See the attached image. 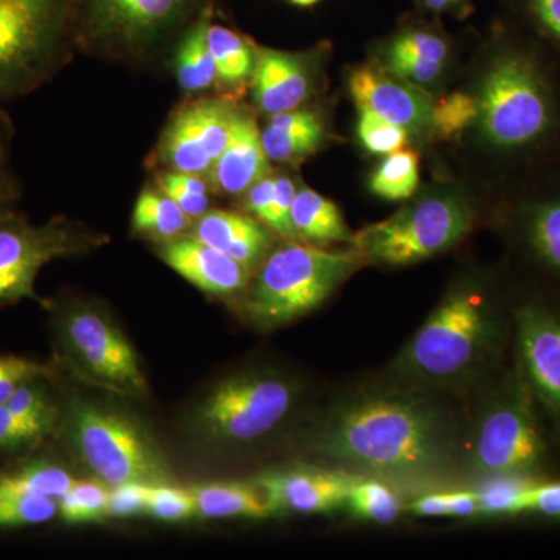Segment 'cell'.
I'll return each instance as SVG.
<instances>
[{"mask_svg":"<svg viewBox=\"0 0 560 560\" xmlns=\"http://www.w3.org/2000/svg\"><path fill=\"white\" fill-rule=\"evenodd\" d=\"M512 231L526 256L560 282V184L518 201Z\"/></svg>","mask_w":560,"mask_h":560,"instance_id":"obj_19","label":"cell"},{"mask_svg":"<svg viewBox=\"0 0 560 560\" xmlns=\"http://www.w3.org/2000/svg\"><path fill=\"white\" fill-rule=\"evenodd\" d=\"M46 370L18 357H0V405H5L24 383L36 381Z\"/></svg>","mask_w":560,"mask_h":560,"instance_id":"obj_43","label":"cell"},{"mask_svg":"<svg viewBox=\"0 0 560 560\" xmlns=\"http://www.w3.org/2000/svg\"><path fill=\"white\" fill-rule=\"evenodd\" d=\"M296 190V184L290 176H275V197H272L270 217L265 226L287 242H298L296 232L291 223V209H293Z\"/></svg>","mask_w":560,"mask_h":560,"instance_id":"obj_41","label":"cell"},{"mask_svg":"<svg viewBox=\"0 0 560 560\" xmlns=\"http://www.w3.org/2000/svg\"><path fill=\"white\" fill-rule=\"evenodd\" d=\"M364 265L353 249L287 242L254 271L238 305L260 329H278L316 311Z\"/></svg>","mask_w":560,"mask_h":560,"instance_id":"obj_5","label":"cell"},{"mask_svg":"<svg viewBox=\"0 0 560 560\" xmlns=\"http://www.w3.org/2000/svg\"><path fill=\"white\" fill-rule=\"evenodd\" d=\"M467 412L459 480L466 486L497 477L536 480L550 466L540 412L517 360L474 397Z\"/></svg>","mask_w":560,"mask_h":560,"instance_id":"obj_4","label":"cell"},{"mask_svg":"<svg viewBox=\"0 0 560 560\" xmlns=\"http://www.w3.org/2000/svg\"><path fill=\"white\" fill-rule=\"evenodd\" d=\"M272 235L261 221L248 213L213 209L197 219L191 237L221 250L250 271L271 253Z\"/></svg>","mask_w":560,"mask_h":560,"instance_id":"obj_21","label":"cell"},{"mask_svg":"<svg viewBox=\"0 0 560 560\" xmlns=\"http://www.w3.org/2000/svg\"><path fill=\"white\" fill-rule=\"evenodd\" d=\"M530 39L500 33L478 79L475 121L482 145L501 160H525L560 127L555 77Z\"/></svg>","mask_w":560,"mask_h":560,"instance_id":"obj_3","label":"cell"},{"mask_svg":"<svg viewBox=\"0 0 560 560\" xmlns=\"http://www.w3.org/2000/svg\"><path fill=\"white\" fill-rule=\"evenodd\" d=\"M213 0H75L73 31L101 49L147 54L197 20Z\"/></svg>","mask_w":560,"mask_h":560,"instance_id":"obj_10","label":"cell"},{"mask_svg":"<svg viewBox=\"0 0 560 560\" xmlns=\"http://www.w3.org/2000/svg\"><path fill=\"white\" fill-rule=\"evenodd\" d=\"M0 149H2V136H0Z\"/></svg>","mask_w":560,"mask_h":560,"instance_id":"obj_50","label":"cell"},{"mask_svg":"<svg viewBox=\"0 0 560 560\" xmlns=\"http://www.w3.org/2000/svg\"><path fill=\"white\" fill-rule=\"evenodd\" d=\"M355 474L330 466H293L271 470L254 480L272 508L296 514L342 510Z\"/></svg>","mask_w":560,"mask_h":560,"instance_id":"obj_16","label":"cell"},{"mask_svg":"<svg viewBox=\"0 0 560 560\" xmlns=\"http://www.w3.org/2000/svg\"><path fill=\"white\" fill-rule=\"evenodd\" d=\"M158 187L171 197L190 219L197 220L209 210L208 184L200 175L164 172L158 176Z\"/></svg>","mask_w":560,"mask_h":560,"instance_id":"obj_37","label":"cell"},{"mask_svg":"<svg viewBox=\"0 0 560 560\" xmlns=\"http://www.w3.org/2000/svg\"><path fill=\"white\" fill-rule=\"evenodd\" d=\"M212 14L209 18L206 38H208L210 55L215 62L217 75L223 83L235 86L253 77L254 66H256V47L226 25L212 22Z\"/></svg>","mask_w":560,"mask_h":560,"instance_id":"obj_27","label":"cell"},{"mask_svg":"<svg viewBox=\"0 0 560 560\" xmlns=\"http://www.w3.org/2000/svg\"><path fill=\"white\" fill-rule=\"evenodd\" d=\"M459 401L383 375L338 394L316 420L308 448L326 466L381 478L404 493L444 488L459 480L469 412Z\"/></svg>","mask_w":560,"mask_h":560,"instance_id":"obj_1","label":"cell"},{"mask_svg":"<svg viewBox=\"0 0 560 560\" xmlns=\"http://www.w3.org/2000/svg\"><path fill=\"white\" fill-rule=\"evenodd\" d=\"M189 224L190 217L160 189L140 191L132 210V230L138 234L164 243L180 237Z\"/></svg>","mask_w":560,"mask_h":560,"instance_id":"obj_26","label":"cell"},{"mask_svg":"<svg viewBox=\"0 0 560 560\" xmlns=\"http://www.w3.org/2000/svg\"><path fill=\"white\" fill-rule=\"evenodd\" d=\"M66 420L77 455L109 488L125 482L171 485V467L156 442L124 411L72 400Z\"/></svg>","mask_w":560,"mask_h":560,"instance_id":"obj_8","label":"cell"},{"mask_svg":"<svg viewBox=\"0 0 560 560\" xmlns=\"http://www.w3.org/2000/svg\"><path fill=\"white\" fill-rule=\"evenodd\" d=\"M57 512V500L0 492V526L38 525L51 521Z\"/></svg>","mask_w":560,"mask_h":560,"instance_id":"obj_39","label":"cell"},{"mask_svg":"<svg viewBox=\"0 0 560 560\" xmlns=\"http://www.w3.org/2000/svg\"><path fill=\"white\" fill-rule=\"evenodd\" d=\"M253 98L260 113L302 108L313 94L311 61L302 54L256 47Z\"/></svg>","mask_w":560,"mask_h":560,"instance_id":"obj_18","label":"cell"},{"mask_svg":"<svg viewBox=\"0 0 560 560\" xmlns=\"http://www.w3.org/2000/svg\"><path fill=\"white\" fill-rule=\"evenodd\" d=\"M149 486L142 482H125L110 488L106 517L128 518L147 514Z\"/></svg>","mask_w":560,"mask_h":560,"instance_id":"obj_42","label":"cell"},{"mask_svg":"<svg viewBox=\"0 0 560 560\" xmlns=\"http://www.w3.org/2000/svg\"><path fill=\"white\" fill-rule=\"evenodd\" d=\"M158 254L172 270L212 296L241 298L254 275L237 260L191 235L161 243Z\"/></svg>","mask_w":560,"mask_h":560,"instance_id":"obj_17","label":"cell"},{"mask_svg":"<svg viewBox=\"0 0 560 560\" xmlns=\"http://www.w3.org/2000/svg\"><path fill=\"white\" fill-rule=\"evenodd\" d=\"M534 39L560 54V0H503Z\"/></svg>","mask_w":560,"mask_h":560,"instance_id":"obj_33","label":"cell"},{"mask_svg":"<svg viewBox=\"0 0 560 560\" xmlns=\"http://www.w3.org/2000/svg\"><path fill=\"white\" fill-rule=\"evenodd\" d=\"M109 486L98 481L75 480L58 500V512L66 522L101 521L108 510Z\"/></svg>","mask_w":560,"mask_h":560,"instance_id":"obj_35","label":"cell"},{"mask_svg":"<svg viewBox=\"0 0 560 560\" xmlns=\"http://www.w3.org/2000/svg\"><path fill=\"white\" fill-rule=\"evenodd\" d=\"M514 305L480 272L453 280L383 375L416 388L474 397L503 370Z\"/></svg>","mask_w":560,"mask_h":560,"instance_id":"obj_2","label":"cell"},{"mask_svg":"<svg viewBox=\"0 0 560 560\" xmlns=\"http://www.w3.org/2000/svg\"><path fill=\"white\" fill-rule=\"evenodd\" d=\"M301 397L300 383L283 372L243 371L213 386L198 405L195 423L208 440L250 447L282 429Z\"/></svg>","mask_w":560,"mask_h":560,"instance_id":"obj_7","label":"cell"},{"mask_svg":"<svg viewBox=\"0 0 560 560\" xmlns=\"http://www.w3.org/2000/svg\"><path fill=\"white\" fill-rule=\"evenodd\" d=\"M419 156L411 150H397L386 154L370 179L375 197L386 201H407L418 191Z\"/></svg>","mask_w":560,"mask_h":560,"instance_id":"obj_29","label":"cell"},{"mask_svg":"<svg viewBox=\"0 0 560 560\" xmlns=\"http://www.w3.org/2000/svg\"><path fill=\"white\" fill-rule=\"evenodd\" d=\"M75 0H0V97L22 94L49 75L73 32Z\"/></svg>","mask_w":560,"mask_h":560,"instance_id":"obj_9","label":"cell"},{"mask_svg":"<svg viewBox=\"0 0 560 560\" xmlns=\"http://www.w3.org/2000/svg\"><path fill=\"white\" fill-rule=\"evenodd\" d=\"M61 345L88 381L120 394H145L147 381L135 349L113 320L92 307L70 308L61 319Z\"/></svg>","mask_w":560,"mask_h":560,"instance_id":"obj_12","label":"cell"},{"mask_svg":"<svg viewBox=\"0 0 560 560\" xmlns=\"http://www.w3.org/2000/svg\"><path fill=\"white\" fill-rule=\"evenodd\" d=\"M514 359L539 412L560 442V311L548 302L514 305Z\"/></svg>","mask_w":560,"mask_h":560,"instance_id":"obj_13","label":"cell"},{"mask_svg":"<svg viewBox=\"0 0 560 560\" xmlns=\"http://www.w3.org/2000/svg\"><path fill=\"white\" fill-rule=\"evenodd\" d=\"M270 171V160L261 143L256 119L237 110L226 149L217 158L209 172L213 190L223 195H243Z\"/></svg>","mask_w":560,"mask_h":560,"instance_id":"obj_20","label":"cell"},{"mask_svg":"<svg viewBox=\"0 0 560 560\" xmlns=\"http://www.w3.org/2000/svg\"><path fill=\"white\" fill-rule=\"evenodd\" d=\"M287 2L291 3V5L300 7V9H311V7L319 3L320 0H287Z\"/></svg>","mask_w":560,"mask_h":560,"instance_id":"obj_49","label":"cell"},{"mask_svg":"<svg viewBox=\"0 0 560 560\" xmlns=\"http://www.w3.org/2000/svg\"><path fill=\"white\" fill-rule=\"evenodd\" d=\"M405 514L412 517H448L478 518V497L474 488L466 486L459 489H431L420 492L415 499L407 501Z\"/></svg>","mask_w":560,"mask_h":560,"instance_id":"obj_30","label":"cell"},{"mask_svg":"<svg viewBox=\"0 0 560 560\" xmlns=\"http://www.w3.org/2000/svg\"><path fill=\"white\" fill-rule=\"evenodd\" d=\"M418 2L430 13H458L466 10L474 0H418Z\"/></svg>","mask_w":560,"mask_h":560,"instance_id":"obj_47","label":"cell"},{"mask_svg":"<svg viewBox=\"0 0 560 560\" xmlns=\"http://www.w3.org/2000/svg\"><path fill=\"white\" fill-rule=\"evenodd\" d=\"M212 13L213 5L202 10L200 16L183 32V38L176 49V80L180 90L187 94H200L212 88L219 80L215 62L210 55L208 38H206L209 18Z\"/></svg>","mask_w":560,"mask_h":560,"instance_id":"obj_24","label":"cell"},{"mask_svg":"<svg viewBox=\"0 0 560 560\" xmlns=\"http://www.w3.org/2000/svg\"><path fill=\"white\" fill-rule=\"evenodd\" d=\"M234 103L200 98L176 110L160 142V160L173 172L208 176L230 142Z\"/></svg>","mask_w":560,"mask_h":560,"instance_id":"obj_14","label":"cell"},{"mask_svg":"<svg viewBox=\"0 0 560 560\" xmlns=\"http://www.w3.org/2000/svg\"><path fill=\"white\" fill-rule=\"evenodd\" d=\"M101 243V237L66 219L33 226L22 217L0 213V307L38 300L35 280L44 265L84 253Z\"/></svg>","mask_w":560,"mask_h":560,"instance_id":"obj_11","label":"cell"},{"mask_svg":"<svg viewBox=\"0 0 560 560\" xmlns=\"http://www.w3.org/2000/svg\"><path fill=\"white\" fill-rule=\"evenodd\" d=\"M534 478L497 477L470 486L478 497V518H512L529 514Z\"/></svg>","mask_w":560,"mask_h":560,"instance_id":"obj_28","label":"cell"},{"mask_svg":"<svg viewBox=\"0 0 560 560\" xmlns=\"http://www.w3.org/2000/svg\"><path fill=\"white\" fill-rule=\"evenodd\" d=\"M10 197L11 187L9 179L0 173V213H2V209L5 208L7 202L10 201Z\"/></svg>","mask_w":560,"mask_h":560,"instance_id":"obj_48","label":"cell"},{"mask_svg":"<svg viewBox=\"0 0 560 560\" xmlns=\"http://www.w3.org/2000/svg\"><path fill=\"white\" fill-rule=\"evenodd\" d=\"M36 440L39 438L7 405H0V451H14Z\"/></svg>","mask_w":560,"mask_h":560,"instance_id":"obj_44","label":"cell"},{"mask_svg":"<svg viewBox=\"0 0 560 560\" xmlns=\"http://www.w3.org/2000/svg\"><path fill=\"white\" fill-rule=\"evenodd\" d=\"M529 514L560 521V481L539 482L530 490Z\"/></svg>","mask_w":560,"mask_h":560,"instance_id":"obj_46","label":"cell"},{"mask_svg":"<svg viewBox=\"0 0 560 560\" xmlns=\"http://www.w3.org/2000/svg\"><path fill=\"white\" fill-rule=\"evenodd\" d=\"M326 140L327 128L312 131H283L267 125L261 131V143L268 160L279 164H298L307 160L324 145Z\"/></svg>","mask_w":560,"mask_h":560,"instance_id":"obj_32","label":"cell"},{"mask_svg":"<svg viewBox=\"0 0 560 560\" xmlns=\"http://www.w3.org/2000/svg\"><path fill=\"white\" fill-rule=\"evenodd\" d=\"M190 492L200 517L264 521L279 515L256 482H212L195 486Z\"/></svg>","mask_w":560,"mask_h":560,"instance_id":"obj_22","label":"cell"},{"mask_svg":"<svg viewBox=\"0 0 560 560\" xmlns=\"http://www.w3.org/2000/svg\"><path fill=\"white\" fill-rule=\"evenodd\" d=\"M291 223L298 242L312 246L352 243L353 234L334 201L327 200L311 187H298L291 209Z\"/></svg>","mask_w":560,"mask_h":560,"instance_id":"obj_23","label":"cell"},{"mask_svg":"<svg viewBox=\"0 0 560 560\" xmlns=\"http://www.w3.org/2000/svg\"><path fill=\"white\" fill-rule=\"evenodd\" d=\"M389 219L353 234L352 249L366 265L408 267L441 256L470 234L477 210L466 190L451 184L412 195Z\"/></svg>","mask_w":560,"mask_h":560,"instance_id":"obj_6","label":"cell"},{"mask_svg":"<svg viewBox=\"0 0 560 560\" xmlns=\"http://www.w3.org/2000/svg\"><path fill=\"white\" fill-rule=\"evenodd\" d=\"M147 514L164 522L187 521L197 515L194 495L171 485H150Z\"/></svg>","mask_w":560,"mask_h":560,"instance_id":"obj_40","label":"cell"},{"mask_svg":"<svg viewBox=\"0 0 560 560\" xmlns=\"http://www.w3.org/2000/svg\"><path fill=\"white\" fill-rule=\"evenodd\" d=\"M349 91L357 108H366L410 136L431 135L433 98L423 88L394 75L381 62L353 69Z\"/></svg>","mask_w":560,"mask_h":560,"instance_id":"obj_15","label":"cell"},{"mask_svg":"<svg viewBox=\"0 0 560 560\" xmlns=\"http://www.w3.org/2000/svg\"><path fill=\"white\" fill-rule=\"evenodd\" d=\"M405 493L381 478L355 475L342 510L352 518L375 525H393L405 514Z\"/></svg>","mask_w":560,"mask_h":560,"instance_id":"obj_25","label":"cell"},{"mask_svg":"<svg viewBox=\"0 0 560 560\" xmlns=\"http://www.w3.org/2000/svg\"><path fill=\"white\" fill-rule=\"evenodd\" d=\"M243 195H245L243 206H245L246 212L253 215L254 219L261 221V223H267L268 217H270L272 197H275V176L267 175L265 178L257 180Z\"/></svg>","mask_w":560,"mask_h":560,"instance_id":"obj_45","label":"cell"},{"mask_svg":"<svg viewBox=\"0 0 560 560\" xmlns=\"http://www.w3.org/2000/svg\"><path fill=\"white\" fill-rule=\"evenodd\" d=\"M75 482L68 470L50 463H35L16 474L0 478V492L60 500Z\"/></svg>","mask_w":560,"mask_h":560,"instance_id":"obj_31","label":"cell"},{"mask_svg":"<svg viewBox=\"0 0 560 560\" xmlns=\"http://www.w3.org/2000/svg\"><path fill=\"white\" fill-rule=\"evenodd\" d=\"M357 135L363 149L377 156H386L394 151L404 149L410 140V132L399 125L390 124L370 109L359 108Z\"/></svg>","mask_w":560,"mask_h":560,"instance_id":"obj_38","label":"cell"},{"mask_svg":"<svg viewBox=\"0 0 560 560\" xmlns=\"http://www.w3.org/2000/svg\"><path fill=\"white\" fill-rule=\"evenodd\" d=\"M478 117V102L474 92H453L441 101L433 102L431 109V135L451 140L474 128Z\"/></svg>","mask_w":560,"mask_h":560,"instance_id":"obj_34","label":"cell"},{"mask_svg":"<svg viewBox=\"0 0 560 560\" xmlns=\"http://www.w3.org/2000/svg\"><path fill=\"white\" fill-rule=\"evenodd\" d=\"M33 382L35 381L24 383L5 405L22 423L40 438L54 429L57 411L44 389Z\"/></svg>","mask_w":560,"mask_h":560,"instance_id":"obj_36","label":"cell"}]
</instances>
